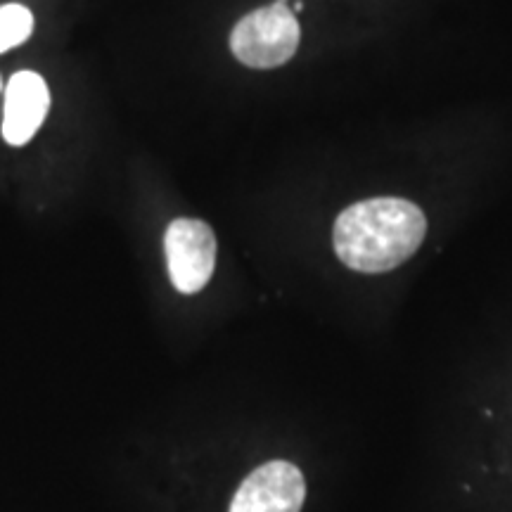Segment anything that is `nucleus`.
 I'll return each instance as SVG.
<instances>
[{"mask_svg":"<svg viewBox=\"0 0 512 512\" xmlns=\"http://www.w3.org/2000/svg\"><path fill=\"white\" fill-rule=\"evenodd\" d=\"M427 233L418 204L399 197H375L344 209L335 221V252L361 273H384L418 252Z\"/></svg>","mask_w":512,"mask_h":512,"instance_id":"nucleus-1","label":"nucleus"},{"mask_svg":"<svg viewBox=\"0 0 512 512\" xmlns=\"http://www.w3.org/2000/svg\"><path fill=\"white\" fill-rule=\"evenodd\" d=\"M299 38L302 31L297 17L283 3H275L249 12L235 24L230 50L247 67L273 69L297 53Z\"/></svg>","mask_w":512,"mask_h":512,"instance_id":"nucleus-2","label":"nucleus"},{"mask_svg":"<svg viewBox=\"0 0 512 512\" xmlns=\"http://www.w3.org/2000/svg\"><path fill=\"white\" fill-rule=\"evenodd\" d=\"M166 264L178 292L195 294L209 283L216 266V238L204 221L176 219L166 230Z\"/></svg>","mask_w":512,"mask_h":512,"instance_id":"nucleus-3","label":"nucleus"},{"mask_svg":"<svg viewBox=\"0 0 512 512\" xmlns=\"http://www.w3.org/2000/svg\"><path fill=\"white\" fill-rule=\"evenodd\" d=\"M306 498L304 475L285 460L254 470L233 498L230 512H299Z\"/></svg>","mask_w":512,"mask_h":512,"instance_id":"nucleus-4","label":"nucleus"},{"mask_svg":"<svg viewBox=\"0 0 512 512\" xmlns=\"http://www.w3.org/2000/svg\"><path fill=\"white\" fill-rule=\"evenodd\" d=\"M50 107L48 83L36 72H19L5 88L3 138L10 145H27L41 128Z\"/></svg>","mask_w":512,"mask_h":512,"instance_id":"nucleus-5","label":"nucleus"},{"mask_svg":"<svg viewBox=\"0 0 512 512\" xmlns=\"http://www.w3.org/2000/svg\"><path fill=\"white\" fill-rule=\"evenodd\" d=\"M34 31V15L24 5H3L0 8V53L24 43Z\"/></svg>","mask_w":512,"mask_h":512,"instance_id":"nucleus-6","label":"nucleus"}]
</instances>
